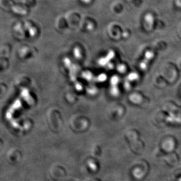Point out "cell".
<instances>
[{
    "label": "cell",
    "instance_id": "obj_2",
    "mask_svg": "<svg viewBox=\"0 0 181 181\" xmlns=\"http://www.w3.org/2000/svg\"><path fill=\"white\" fill-rule=\"evenodd\" d=\"M179 181H181V177L179 179Z\"/></svg>",
    "mask_w": 181,
    "mask_h": 181
},
{
    "label": "cell",
    "instance_id": "obj_1",
    "mask_svg": "<svg viewBox=\"0 0 181 181\" xmlns=\"http://www.w3.org/2000/svg\"><path fill=\"white\" fill-rule=\"evenodd\" d=\"M154 56H155V53L154 51H148L146 53L144 59L140 63V67L142 70H145L146 69L148 66V63H150L151 59L154 58Z\"/></svg>",
    "mask_w": 181,
    "mask_h": 181
}]
</instances>
